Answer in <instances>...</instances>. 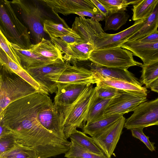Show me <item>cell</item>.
I'll return each instance as SVG.
<instances>
[{
	"mask_svg": "<svg viewBox=\"0 0 158 158\" xmlns=\"http://www.w3.org/2000/svg\"><path fill=\"white\" fill-rule=\"evenodd\" d=\"M0 31L8 40L24 49L32 44L30 32L18 17L10 1H0Z\"/></svg>",
	"mask_w": 158,
	"mask_h": 158,
	"instance_id": "1",
	"label": "cell"
},
{
	"mask_svg": "<svg viewBox=\"0 0 158 158\" xmlns=\"http://www.w3.org/2000/svg\"><path fill=\"white\" fill-rule=\"evenodd\" d=\"M38 92L26 81L0 64V113L11 102Z\"/></svg>",
	"mask_w": 158,
	"mask_h": 158,
	"instance_id": "2",
	"label": "cell"
},
{
	"mask_svg": "<svg viewBox=\"0 0 158 158\" xmlns=\"http://www.w3.org/2000/svg\"><path fill=\"white\" fill-rule=\"evenodd\" d=\"M93 85H87L74 103L59 113L63 120L64 132L67 139L77 128H82L85 125L88 110L97 95V87Z\"/></svg>",
	"mask_w": 158,
	"mask_h": 158,
	"instance_id": "3",
	"label": "cell"
},
{
	"mask_svg": "<svg viewBox=\"0 0 158 158\" xmlns=\"http://www.w3.org/2000/svg\"><path fill=\"white\" fill-rule=\"evenodd\" d=\"M39 0H13L10 2L20 20L27 27L36 44L44 38L46 14Z\"/></svg>",
	"mask_w": 158,
	"mask_h": 158,
	"instance_id": "4",
	"label": "cell"
},
{
	"mask_svg": "<svg viewBox=\"0 0 158 158\" xmlns=\"http://www.w3.org/2000/svg\"><path fill=\"white\" fill-rule=\"evenodd\" d=\"M130 51L121 47L99 49L91 53L89 60L98 67L127 69L141 66L142 64L135 60Z\"/></svg>",
	"mask_w": 158,
	"mask_h": 158,
	"instance_id": "5",
	"label": "cell"
},
{
	"mask_svg": "<svg viewBox=\"0 0 158 158\" xmlns=\"http://www.w3.org/2000/svg\"><path fill=\"white\" fill-rule=\"evenodd\" d=\"M158 126V98L139 105L126 119L124 127L128 130Z\"/></svg>",
	"mask_w": 158,
	"mask_h": 158,
	"instance_id": "6",
	"label": "cell"
},
{
	"mask_svg": "<svg viewBox=\"0 0 158 158\" xmlns=\"http://www.w3.org/2000/svg\"><path fill=\"white\" fill-rule=\"evenodd\" d=\"M63 72L52 74L48 79L57 83L76 84L86 85L97 84L100 81L94 72L84 67L77 66L73 62Z\"/></svg>",
	"mask_w": 158,
	"mask_h": 158,
	"instance_id": "7",
	"label": "cell"
},
{
	"mask_svg": "<svg viewBox=\"0 0 158 158\" xmlns=\"http://www.w3.org/2000/svg\"><path fill=\"white\" fill-rule=\"evenodd\" d=\"M126 120L122 116L116 122L91 137L108 158H111L122 133Z\"/></svg>",
	"mask_w": 158,
	"mask_h": 158,
	"instance_id": "8",
	"label": "cell"
},
{
	"mask_svg": "<svg viewBox=\"0 0 158 158\" xmlns=\"http://www.w3.org/2000/svg\"><path fill=\"white\" fill-rule=\"evenodd\" d=\"M147 100V97L136 95L120 90L119 94L112 98L106 109L104 117L133 111L140 104Z\"/></svg>",
	"mask_w": 158,
	"mask_h": 158,
	"instance_id": "9",
	"label": "cell"
},
{
	"mask_svg": "<svg viewBox=\"0 0 158 158\" xmlns=\"http://www.w3.org/2000/svg\"><path fill=\"white\" fill-rule=\"evenodd\" d=\"M38 117L40 122L45 128L60 137L67 139L64 132L63 120L48 95L40 107Z\"/></svg>",
	"mask_w": 158,
	"mask_h": 158,
	"instance_id": "10",
	"label": "cell"
},
{
	"mask_svg": "<svg viewBox=\"0 0 158 158\" xmlns=\"http://www.w3.org/2000/svg\"><path fill=\"white\" fill-rule=\"evenodd\" d=\"M44 5L50 9L56 15L58 13L64 15L84 10L100 13L91 0H43Z\"/></svg>",
	"mask_w": 158,
	"mask_h": 158,
	"instance_id": "11",
	"label": "cell"
},
{
	"mask_svg": "<svg viewBox=\"0 0 158 158\" xmlns=\"http://www.w3.org/2000/svg\"><path fill=\"white\" fill-rule=\"evenodd\" d=\"M70 65V62L66 61L64 63H55L25 70L35 80L47 89L49 93L53 94L57 92V84L48 80V77L52 74L63 72Z\"/></svg>",
	"mask_w": 158,
	"mask_h": 158,
	"instance_id": "12",
	"label": "cell"
},
{
	"mask_svg": "<svg viewBox=\"0 0 158 158\" xmlns=\"http://www.w3.org/2000/svg\"><path fill=\"white\" fill-rule=\"evenodd\" d=\"M144 20L135 22L131 27L116 34L102 33L94 43V50L120 47L140 29Z\"/></svg>",
	"mask_w": 158,
	"mask_h": 158,
	"instance_id": "13",
	"label": "cell"
},
{
	"mask_svg": "<svg viewBox=\"0 0 158 158\" xmlns=\"http://www.w3.org/2000/svg\"><path fill=\"white\" fill-rule=\"evenodd\" d=\"M56 84L57 91L54 104L59 113L63 109L74 103L87 86L76 84Z\"/></svg>",
	"mask_w": 158,
	"mask_h": 158,
	"instance_id": "14",
	"label": "cell"
},
{
	"mask_svg": "<svg viewBox=\"0 0 158 158\" xmlns=\"http://www.w3.org/2000/svg\"><path fill=\"white\" fill-rule=\"evenodd\" d=\"M99 22L96 19L76 17L71 28L85 42L94 45L100 35L104 32Z\"/></svg>",
	"mask_w": 158,
	"mask_h": 158,
	"instance_id": "15",
	"label": "cell"
},
{
	"mask_svg": "<svg viewBox=\"0 0 158 158\" xmlns=\"http://www.w3.org/2000/svg\"><path fill=\"white\" fill-rule=\"evenodd\" d=\"M120 47L131 52L139 57L144 64L158 62V42L144 43L136 40L128 41Z\"/></svg>",
	"mask_w": 158,
	"mask_h": 158,
	"instance_id": "16",
	"label": "cell"
},
{
	"mask_svg": "<svg viewBox=\"0 0 158 158\" xmlns=\"http://www.w3.org/2000/svg\"><path fill=\"white\" fill-rule=\"evenodd\" d=\"M29 50L36 55L54 62L64 63L63 53L54 44L44 38L36 44H32Z\"/></svg>",
	"mask_w": 158,
	"mask_h": 158,
	"instance_id": "17",
	"label": "cell"
},
{
	"mask_svg": "<svg viewBox=\"0 0 158 158\" xmlns=\"http://www.w3.org/2000/svg\"><path fill=\"white\" fill-rule=\"evenodd\" d=\"M88 65L98 76L124 81L142 86L140 81L127 69L98 67L93 63Z\"/></svg>",
	"mask_w": 158,
	"mask_h": 158,
	"instance_id": "18",
	"label": "cell"
},
{
	"mask_svg": "<svg viewBox=\"0 0 158 158\" xmlns=\"http://www.w3.org/2000/svg\"><path fill=\"white\" fill-rule=\"evenodd\" d=\"M0 64L7 67L23 78L38 92L49 95V93L47 89L35 80L24 69L10 58L1 48L0 49Z\"/></svg>",
	"mask_w": 158,
	"mask_h": 158,
	"instance_id": "19",
	"label": "cell"
},
{
	"mask_svg": "<svg viewBox=\"0 0 158 158\" xmlns=\"http://www.w3.org/2000/svg\"><path fill=\"white\" fill-rule=\"evenodd\" d=\"M10 44L20 58L22 67L25 69L40 67L55 63H60L52 62L36 55L29 49H24L15 44L11 43Z\"/></svg>",
	"mask_w": 158,
	"mask_h": 158,
	"instance_id": "20",
	"label": "cell"
},
{
	"mask_svg": "<svg viewBox=\"0 0 158 158\" xmlns=\"http://www.w3.org/2000/svg\"><path fill=\"white\" fill-rule=\"evenodd\" d=\"M98 76L100 81L96 85L111 87L136 95L147 96L148 91L146 87L124 81Z\"/></svg>",
	"mask_w": 158,
	"mask_h": 158,
	"instance_id": "21",
	"label": "cell"
},
{
	"mask_svg": "<svg viewBox=\"0 0 158 158\" xmlns=\"http://www.w3.org/2000/svg\"><path fill=\"white\" fill-rule=\"evenodd\" d=\"M158 27V0L153 12L144 21L140 29L128 41L137 40L157 31Z\"/></svg>",
	"mask_w": 158,
	"mask_h": 158,
	"instance_id": "22",
	"label": "cell"
},
{
	"mask_svg": "<svg viewBox=\"0 0 158 158\" xmlns=\"http://www.w3.org/2000/svg\"><path fill=\"white\" fill-rule=\"evenodd\" d=\"M111 99H103L99 98L97 95L92 102L88 110L85 125L88 124L104 117V112Z\"/></svg>",
	"mask_w": 158,
	"mask_h": 158,
	"instance_id": "23",
	"label": "cell"
},
{
	"mask_svg": "<svg viewBox=\"0 0 158 158\" xmlns=\"http://www.w3.org/2000/svg\"><path fill=\"white\" fill-rule=\"evenodd\" d=\"M123 115L117 114L104 117L88 124H85L82 128L83 132L91 137L112 124Z\"/></svg>",
	"mask_w": 158,
	"mask_h": 158,
	"instance_id": "24",
	"label": "cell"
},
{
	"mask_svg": "<svg viewBox=\"0 0 158 158\" xmlns=\"http://www.w3.org/2000/svg\"><path fill=\"white\" fill-rule=\"evenodd\" d=\"M69 138L71 141L84 148L97 154H104L92 138L87 135L83 132L76 130L70 135Z\"/></svg>",
	"mask_w": 158,
	"mask_h": 158,
	"instance_id": "25",
	"label": "cell"
},
{
	"mask_svg": "<svg viewBox=\"0 0 158 158\" xmlns=\"http://www.w3.org/2000/svg\"><path fill=\"white\" fill-rule=\"evenodd\" d=\"M158 0H143L133 5L132 19L136 22L145 19L153 11Z\"/></svg>",
	"mask_w": 158,
	"mask_h": 158,
	"instance_id": "26",
	"label": "cell"
},
{
	"mask_svg": "<svg viewBox=\"0 0 158 158\" xmlns=\"http://www.w3.org/2000/svg\"><path fill=\"white\" fill-rule=\"evenodd\" d=\"M44 29L45 32L47 33L51 38H59L69 34L79 36L71 28L63 24L56 23L50 19L44 21Z\"/></svg>",
	"mask_w": 158,
	"mask_h": 158,
	"instance_id": "27",
	"label": "cell"
},
{
	"mask_svg": "<svg viewBox=\"0 0 158 158\" xmlns=\"http://www.w3.org/2000/svg\"><path fill=\"white\" fill-rule=\"evenodd\" d=\"M129 17V15L124 11L110 12L104 19V30H118L126 23Z\"/></svg>",
	"mask_w": 158,
	"mask_h": 158,
	"instance_id": "28",
	"label": "cell"
},
{
	"mask_svg": "<svg viewBox=\"0 0 158 158\" xmlns=\"http://www.w3.org/2000/svg\"><path fill=\"white\" fill-rule=\"evenodd\" d=\"M0 156L6 158H40L34 149L18 143L14 148L0 155Z\"/></svg>",
	"mask_w": 158,
	"mask_h": 158,
	"instance_id": "29",
	"label": "cell"
},
{
	"mask_svg": "<svg viewBox=\"0 0 158 158\" xmlns=\"http://www.w3.org/2000/svg\"><path fill=\"white\" fill-rule=\"evenodd\" d=\"M71 146L64 155L67 158H108L104 154L95 153L84 148L71 141Z\"/></svg>",
	"mask_w": 158,
	"mask_h": 158,
	"instance_id": "30",
	"label": "cell"
},
{
	"mask_svg": "<svg viewBox=\"0 0 158 158\" xmlns=\"http://www.w3.org/2000/svg\"><path fill=\"white\" fill-rule=\"evenodd\" d=\"M140 82L144 85L146 88H149L151 83L158 78V62L149 64H143Z\"/></svg>",
	"mask_w": 158,
	"mask_h": 158,
	"instance_id": "31",
	"label": "cell"
},
{
	"mask_svg": "<svg viewBox=\"0 0 158 158\" xmlns=\"http://www.w3.org/2000/svg\"><path fill=\"white\" fill-rule=\"evenodd\" d=\"M74 53L77 61L89 60L91 52L94 50V45L85 41L73 44H68Z\"/></svg>",
	"mask_w": 158,
	"mask_h": 158,
	"instance_id": "32",
	"label": "cell"
},
{
	"mask_svg": "<svg viewBox=\"0 0 158 158\" xmlns=\"http://www.w3.org/2000/svg\"><path fill=\"white\" fill-rule=\"evenodd\" d=\"M110 12L124 11L129 5L136 4L140 0H99Z\"/></svg>",
	"mask_w": 158,
	"mask_h": 158,
	"instance_id": "33",
	"label": "cell"
},
{
	"mask_svg": "<svg viewBox=\"0 0 158 158\" xmlns=\"http://www.w3.org/2000/svg\"><path fill=\"white\" fill-rule=\"evenodd\" d=\"M0 48L5 52L10 58L21 66L20 58L12 47L10 43L1 31H0Z\"/></svg>",
	"mask_w": 158,
	"mask_h": 158,
	"instance_id": "34",
	"label": "cell"
},
{
	"mask_svg": "<svg viewBox=\"0 0 158 158\" xmlns=\"http://www.w3.org/2000/svg\"><path fill=\"white\" fill-rule=\"evenodd\" d=\"M17 143L16 137L12 132L0 137V155L12 149Z\"/></svg>",
	"mask_w": 158,
	"mask_h": 158,
	"instance_id": "35",
	"label": "cell"
},
{
	"mask_svg": "<svg viewBox=\"0 0 158 158\" xmlns=\"http://www.w3.org/2000/svg\"><path fill=\"white\" fill-rule=\"evenodd\" d=\"M51 40L61 51L65 54L64 57L66 61H71L73 63L76 62L75 56L68 44L60 38H51Z\"/></svg>",
	"mask_w": 158,
	"mask_h": 158,
	"instance_id": "36",
	"label": "cell"
},
{
	"mask_svg": "<svg viewBox=\"0 0 158 158\" xmlns=\"http://www.w3.org/2000/svg\"><path fill=\"white\" fill-rule=\"evenodd\" d=\"M97 96L103 99H112L118 95L120 90L113 87L96 85Z\"/></svg>",
	"mask_w": 158,
	"mask_h": 158,
	"instance_id": "37",
	"label": "cell"
},
{
	"mask_svg": "<svg viewBox=\"0 0 158 158\" xmlns=\"http://www.w3.org/2000/svg\"><path fill=\"white\" fill-rule=\"evenodd\" d=\"M143 129L137 128L131 129L132 136L140 140L151 151H155L156 148L154 146V143L150 142L149 137L144 134L143 131Z\"/></svg>",
	"mask_w": 158,
	"mask_h": 158,
	"instance_id": "38",
	"label": "cell"
},
{
	"mask_svg": "<svg viewBox=\"0 0 158 158\" xmlns=\"http://www.w3.org/2000/svg\"><path fill=\"white\" fill-rule=\"evenodd\" d=\"M59 38L68 44H78L84 41L79 36L72 34L63 36Z\"/></svg>",
	"mask_w": 158,
	"mask_h": 158,
	"instance_id": "39",
	"label": "cell"
},
{
	"mask_svg": "<svg viewBox=\"0 0 158 158\" xmlns=\"http://www.w3.org/2000/svg\"><path fill=\"white\" fill-rule=\"evenodd\" d=\"M138 41L144 43L158 42V31L138 40Z\"/></svg>",
	"mask_w": 158,
	"mask_h": 158,
	"instance_id": "40",
	"label": "cell"
},
{
	"mask_svg": "<svg viewBox=\"0 0 158 158\" xmlns=\"http://www.w3.org/2000/svg\"><path fill=\"white\" fill-rule=\"evenodd\" d=\"M91 0L100 13L104 16V18L106 17L109 12L105 6L99 2V0Z\"/></svg>",
	"mask_w": 158,
	"mask_h": 158,
	"instance_id": "41",
	"label": "cell"
},
{
	"mask_svg": "<svg viewBox=\"0 0 158 158\" xmlns=\"http://www.w3.org/2000/svg\"><path fill=\"white\" fill-rule=\"evenodd\" d=\"M0 125V137L3 136L11 132V131L2 124Z\"/></svg>",
	"mask_w": 158,
	"mask_h": 158,
	"instance_id": "42",
	"label": "cell"
},
{
	"mask_svg": "<svg viewBox=\"0 0 158 158\" xmlns=\"http://www.w3.org/2000/svg\"><path fill=\"white\" fill-rule=\"evenodd\" d=\"M149 88L152 91L158 93V78L151 83Z\"/></svg>",
	"mask_w": 158,
	"mask_h": 158,
	"instance_id": "43",
	"label": "cell"
},
{
	"mask_svg": "<svg viewBox=\"0 0 158 158\" xmlns=\"http://www.w3.org/2000/svg\"><path fill=\"white\" fill-rule=\"evenodd\" d=\"M0 158H6L5 157H1V156H0Z\"/></svg>",
	"mask_w": 158,
	"mask_h": 158,
	"instance_id": "44",
	"label": "cell"
},
{
	"mask_svg": "<svg viewBox=\"0 0 158 158\" xmlns=\"http://www.w3.org/2000/svg\"></svg>",
	"mask_w": 158,
	"mask_h": 158,
	"instance_id": "45",
	"label": "cell"
}]
</instances>
